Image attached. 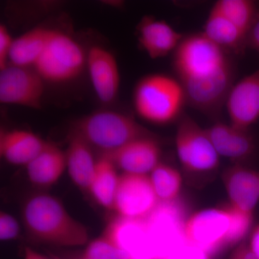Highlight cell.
I'll return each mask as SVG.
<instances>
[{"label": "cell", "instance_id": "14", "mask_svg": "<svg viewBox=\"0 0 259 259\" xmlns=\"http://www.w3.org/2000/svg\"><path fill=\"white\" fill-rule=\"evenodd\" d=\"M87 69L99 100L105 104L115 101L120 84V70L115 56L104 47L93 46L88 51Z\"/></svg>", "mask_w": 259, "mask_h": 259}, {"label": "cell", "instance_id": "32", "mask_svg": "<svg viewBox=\"0 0 259 259\" xmlns=\"http://www.w3.org/2000/svg\"><path fill=\"white\" fill-rule=\"evenodd\" d=\"M77 259H94L91 258H88V257L83 256V255H81V256H80L79 258Z\"/></svg>", "mask_w": 259, "mask_h": 259}, {"label": "cell", "instance_id": "9", "mask_svg": "<svg viewBox=\"0 0 259 259\" xmlns=\"http://www.w3.org/2000/svg\"><path fill=\"white\" fill-rule=\"evenodd\" d=\"M159 203L149 175L128 173L120 175L112 208L119 218L144 219Z\"/></svg>", "mask_w": 259, "mask_h": 259}, {"label": "cell", "instance_id": "22", "mask_svg": "<svg viewBox=\"0 0 259 259\" xmlns=\"http://www.w3.org/2000/svg\"><path fill=\"white\" fill-rule=\"evenodd\" d=\"M149 177L160 202L179 200L183 181L178 170L160 162L151 172Z\"/></svg>", "mask_w": 259, "mask_h": 259}, {"label": "cell", "instance_id": "17", "mask_svg": "<svg viewBox=\"0 0 259 259\" xmlns=\"http://www.w3.org/2000/svg\"><path fill=\"white\" fill-rule=\"evenodd\" d=\"M48 141L25 130H2L0 155L10 164L25 166L36 157Z\"/></svg>", "mask_w": 259, "mask_h": 259}, {"label": "cell", "instance_id": "24", "mask_svg": "<svg viewBox=\"0 0 259 259\" xmlns=\"http://www.w3.org/2000/svg\"><path fill=\"white\" fill-rule=\"evenodd\" d=\"M82 255L94 259H134L106 233L90 242Z\"/></svg>", "mask_w": 259, "mask_h": 259}, {"label": "cell", "instance_id": "7", "mask_svg": "<svg viewBox=\"0 0 259 259\" xmlns=\"http://www.w3.org/2000/svg\"><path fill=\"white\" fill-rule=\"evenodd\" d=\"M175 144L179 161L188 173H209L219 166L221 156L206 129L202 128L190 116L180 117Z\"/></svg>", "mask_w": 259, "mask_h": 259}, {"label": "cell", "instance_id": "6", "mask_svg": "<svg viewBox=\"0 0 259 259\" xmlns=\"http://www.w3.org/2000/svg\"><path fill=\"white\" fill-rule=\"evenodd\" d=\"M71 131L101 153L114 151L135 139L152 136L133 117L111 110H100L80 119Z\"/></svg>", "mask_w": 259, "mask_h": 259}, {"label": "cell", "instance_id": "1", "mask_svg": "<svg viewBox=\"0 0 259 259\" xmlns=\"http://www.w3.org/2000/svg\"><path fill=\"white\" fill-rule=\"evenodd\" d=\"M87 56L88 51L68 32L41 26L28 68L46 83L64 84L82 74L87 68Z\"/></svg>", "mask_w": 259, "mask_h": 259}, {"label": "cell", "instance_id": "23", "mask_svg": "<svg viewBox=\"0 0 259 259\" xmlns=\"http://www.w3.org/2000/svg\"><path fill=\"white\" fill-rule=\"evenodd\" d=\"M212 8L241 29L246 36L257 15L255 4L250 0H220Z\"/></svg>", "mask_w": 259, "mask_h": 259}, {"label": "cell", "instance_id": "8", "mask_svg": "<svg viewBox=\"0 0 259 259\" xmlns=\"http://www.w3.org/2000/svg\"><path fill=\"white\" fill-rule=\"evenodd\" d=\"M185 210L179 200L160 202L145 219L148 236L158 259H164L185 241Z\"/></svg>", "mask_w": 259, "mask_h": 259}, {"label": "cell", "instance_id": "27", "mask_svg": "<svg viewBox=\"0 0 259 259\" xmlns=\"http://www.w3.org/2000/svg\"><path fill=\"white\" fill-rule=\"evenodd\" d=\"M14 38L3 24L0 25V70L9 64V57Z\"/></svg>", "mask_w": 259, "mask_h": 259}, {"label": "cell", "instance_id": "2", "mask_svg": "<svg viewBox=\"0 0 259 259\" xmlns=\"http://www.w3.org/2000/svg\"><path fill=\"white\" fill-rule=\"evenodd\" d=\"M23 219L27 231L37 241L61 247L82 246L88 243V228L50 194L30 197L24 204Z\"/></svg>", "mask_w": 259, "mask_h": 259}, {"label": "cell", "instance_id": "15", "mask_svg": "<svg viewBox=\"0 0 259 259\" xmlns=\"http://www.w3.org/2000/svg\"><path fill=\"white\" fill-rule=\"evenodd\" d=\"M139 44L152 59L165 57L175 52L184 35L164 20L146 16L137 26Z\"/></svg>", "mask_w": 259, "mask_h": 259}, {"label": "cell", "instance_id": "26", "mask_svg": "<svg viewBox=\"0 0 259 259\" xmlns=\"http://www.w3.org/2000/svg\"><path fill=\"white\" fill-rule=\"evenodd\" d=\"M20 229L16 218L4 211L0 212V240L2 241H11L18 238Z\"/></svg>", "mask_w": 259, "mask_h": 259}, {"label": "cell", "instance_id": "33", "mask_svg": "<svg viewBox=\"0 0 259 259\" xmlns=\"http://www.w3.org/2000/svg\"><path fill=\"white\" fill-rule=\"evenodd\" d=\"M51 259H60V258H51Z\"/></svg>", "mask_w": 259, "mask_h": 259}, {"label": "cell", "instance_id": "18", "mask_svg": "<svg viewBox=\"0 0 259 259\" xmlns=\"http://www.w3.org/2000/svg\"><path fill=\"white\" fill-rule=\"evenodd\" d=\"M66 158V168L71 180L79 188L88 191L97 161L90 145L72 131L69 136Z\"/></svg>", "mask_w": 259, "mask_h": 259}, {"label": "cell", "instance_id": "25", "mask_svg": "<svg viewBox=\"0 0 259 259\" xmlns=\"http://www.w3.org/2000/svg\"><path fill=\"white\" fill-rule=\"evenodd\" d=\"M212 256L200 247L185 240L175 246L164 259H212Z\"/></svg>", "mask_w": 259, "mask_h": 259}, {"label": "cell", "instance_id": "20", "mask_svg": "<svg viewBox=\"0 0 259 259\" xmlns=\"http://www.w3.org/2000/svg\"><path fill=\"white\" fill-rule=\"evenodd\" d=\"M202 32L228 53L241 54L247 47L246 34L213 8Z\"/></svg>", "mask_w": 259, "mask_h": 259}, {"label": "cell", "instance_id": "31", "mask_svg": "<svg viewBox=\"0 0 259 259\" xmlns=\"http://www.w3.org/2000/svg\"><path fill=\"white\" fill-rule=\"evenodd\" d=\"M24 259H51L34 250L30 247H25L24 250Z\"/></svg>", "mask_w": 259, "mask_h": 259}, {"label": "cell", "instance_id": "12", "mask_svg": "<svg viewBox=\"0 0 259 259\" xmlns=\"http://www.w3.org/2000/svg\"><path fill=\"white\" fill-rule=\"evenodd\" d=\"M223 182L233 210L253 218L259 202V171L236 164L225 170Z\"/></svg>", "mask_w": 259, "mask_h": 259}, {"label": "cell", "instance_id": "11", "mask_svg": "<svg viewBox=\"0 0 259 259\" xmlns=\"http://www.w3.org/2000/svg\"><path fill=\"white\" fill-rule=\"evenodd\" d=\"M161 149L153 136L140 138L117 149L101 153L123 173L149 175L161 162Z\"/></svg>", "mask_w": 259, "mask_h": 259}, {"label": "cell", "instance_id": "28", "mask_svg": "<svg viewBox=\"0 0 259 259\" xmlns=\"http://www.w3.org/2000/svg\"><path fill=\"white\" fill-rule=\"evenodd\" d=\"M246 46L251 48L259 54V14L248 30L246 36Z\"/></svg>", "mask_w": 259, "mask_h": 259}, {"label": "cell", "instance_id": "3", "mask_svg": "<svg viewBox=\"0 0 259 259\" xmlns=\"http://www.w3.org/2000/svg\"><path fill=\"white\" fill-rule=\"evenodd\" d=\"M253 221L229 205L202 209L186 220L185 239L212 255L243 242Z\"/></svg>", "mask_w": 259, "mask_h": 259}, {"label": "cell", "instance_id": "29", "mask_svg": "<svg viewBox=\"0 0 259 259\" xmlns=\"http://www.w3.org/2000/svg\"><path fill=\"white\" fill-rule=\"evenodd\" d=\"M230 259H258L250 249L248 243L241 242L237 245L236 248L230 257Z\"/></svg>", "mask_w": 259, "mask_h": 259}, {"label": "cell", "instance_id": "19", "mask_svg": "<svg viewBox=\"0 0 259 259\" xmlns=\"http://www.w3.org/2000/svg\"><path fill=\"white\" fill-rule=\"evenodd\" d=\"M25 167L33 185L50 187L60 180L66 169V152L56 144L48 142L41 152Z\"/></svg>", "mask_w": 259, "mask_h": 259}, {"label": "cell", "instance_id": "4", "mask_svg": "<svg viewBox=\"0 0 259 259\" xmlns=\"http://www.w3.org/2000/svg\"><path fill=\"white\" fill-rule=\"evenodd\" d=\"M173 67L182 86L212 79L234 69L228 53L202 32L184 37L174 52Z\"/></svg>", "mask_w": 259, "mask_h": 259}, {"label": "cell", "instance_id": "13", "mask_svg": "<svg viewBox=\"0 0 259 259\" xmlns=\"http://www.w3.org/2000/svg\"><path fill=\"white\" fill-rule=\"evenodd\" d=\"M231 124L249 130L259 119V68L234 83L226 102Z\"/></svg>", "mask_w": 259, "mask_h": 259}, {"label": "cell", "instance_id": "21", "mask_svg": "<svg viewBox=\"0 0 259 259\" xmlns=\"http://www.w3.org/2000/svg\"><path fill=\"white\" fill-rule=\"evenodd\" d=\"M117 167L108 158L101 156L97 160L96 168L88 192L102 207L113 208L114 200L120 175Z\"/></svg>", "mask_w": 259, "mask_h": 259}, {"label": "cell", "instance_id": "30", "mask_svg": "<svg viewBox=\"0 0 259 259\" xmlns=\"http://www.w3.org/2000/svg\"><path fill=\"white\" fill-rule=\"evenodd\" d=\"M248 244L255 256L259 259V225L252 232Z\"/></svg>", "mask_w": 259, "mask_h": 259}, {"label": "cell", "instance_id": "10", "mask_svg": "<svg viewBox=\"0 0 259 259\" xmlns=\"http://www.w3.org/2000/svg\"><path fill=\"white\" fill-rule=\"evenodd\" d=\"M46 84L30 68L9 64L0 70V102L39 110Z\"/></svg>", "mask_w": 259, "mask_h": 259}, {"label": "cell", "instance_id": "16", "mask_svg": "<svg viewBox=\"0 0 259 259\" xmlns=\"http://www.w3.org/2000/svg\"><path fill=\"white\" fill-rule=\"evenodd\" d=\"M206 131L220 156L240 162L254 152V139L248 130L238 128L231 123L216 122Z\"/></svg>", "mask_w": 259, "mask_h": 259}, {"label": "cell", "instance_id": "5", "mask_svg": "<svg viewBox=\"0 0 259 259\" xmlns=\"http://www.w3.org/2000/svg\"><path fill=\"white\" fill-rule=\"evenodd\" d=\"M187 102L185 90L177 79L161 74H150L140 80L134 93V106L143 120L164 125L182 116Z\"/></svg>", "mask_w": 259, "mask_h": 259}]
</instances>
